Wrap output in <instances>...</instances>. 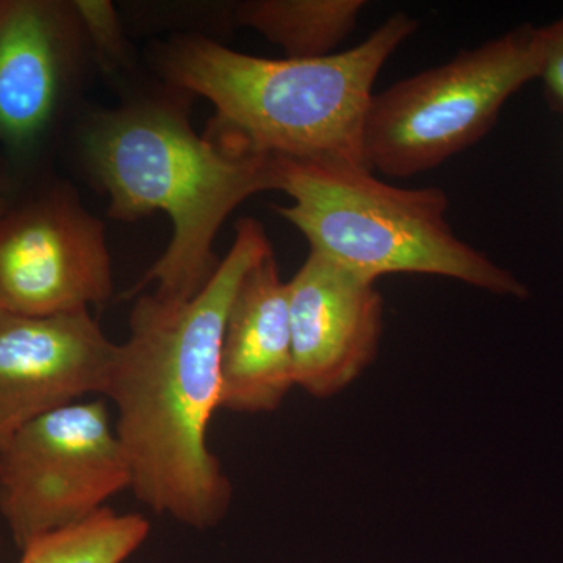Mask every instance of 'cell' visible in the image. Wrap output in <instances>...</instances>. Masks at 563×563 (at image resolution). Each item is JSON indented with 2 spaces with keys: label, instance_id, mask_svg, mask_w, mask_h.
<instances>
[{
  "label": "cell",
  "instance_id": "obj_1",
  "mask_svg": "<svg viewBox=\"0 0 563 563\" xmlns=\"http://www.w3.org/2000/svg\"><path fill=\"white\" fill-rule=\"evenodd\" d=\"M269 251L261 222L244 218L198 295L184 302L140 296L103 393L117 407L135 498L199 531L220 523L232 503L231 481L207 440L220 409L225 320L244 274Z\"/></svg>",
  "mask_w": 563,
  "mask_h": 563
},
{
  "label": "cell",
  "instance_id": "obj_2",
  "mask_svg": "<svg viewBox=\"0 0 563 563\" xmlns=\"http://www.w3.org/2000/svg\"><path fill=\"white\" fill-rule=\"evenodd\" d=\"M88 165L110 198L109 214L135 221L163 211L172 220L166 251L132 292L184 302L202 290L220 262L221 225L251 196L276 190V157L199 136L172 101H141L106 111L85 136Z\"/></svg>",
  "mask_w": 563,
  "mask_h": 563
},
{
  "label": "cell",
  "instance_id": "obj_3",
  "mask_svg": "<svg viewBox=\"0 0 563 563\" xmlns=\"http://www.w3.org/2000/svg\"><path fill=\"white\" fill-rule=\"evenodd\" d=\"M417 29V20L396 13L352 49L317 58L255 57L181 36L162 46L158 69L174 88L214 107L207 135L273 157L368 168L363 131L374 81Z\"/></svg>",
  "mask_w": 563,
  "mask_h": 563
},
{
  "label": "cell",
  "instance_id": "obj_4",
  "mask_svg": "<svg viewBox=\"0 0 563 563\" xmlns=\"http://www.w3.org/2000/svg\"><path fill=\"white\" fill-rule=\"evenodd\" d=\"M276 190L291 198L277 213L303 233L310 251L365 279L428 274L521 301L531 295L509 269L455 235L440 188L395 187L365 166L276 157Z\"/></svg>",
  "mask_w": 563,
  "mask_h": 563
},
{
  "label": "cell",
  "instance_id": "obj_5",
  "mask_svg": "<svg viewBox=\"0 0 563 563\" xmlns=\"http://www.w3.org/2000/svg\"><path fill=\"white\" fill-rule=\"evenodd\" d=\"M542 68L540 27L523 24L374 95L363 157L390 177L431 172L492 131Z\"/></svg>",
  "mask_w": 563,
  "mask_h": 563
},
{
  "label": "cell",
  "instance_id": "obj_6",
  "mask_svg": "<svg viewBox=\"0 0 563 563\" xmlns=\"http://www.w3.org/2000/svg\"><path fill=\"white\" fill-rule=\"evenodd\" d=\"M131 487V466L102 399L43 415L0 450V517L20 550L87 520Z\"/></svg>",
  "mask_w": 563,
  "mask_h": 563
},
{
  "label": "cell",
  "instance_id": "obj_7",
  "mask_svg": "<svg viewBox=\"0 0 563 563\" xmlns=\"http://www.w3.org/2000/svg\"><path fill=\"white\" fill-rule=\"evenodd\" d=\"M113 295L106 228L62 188L0 217V310L52 317L102 306Z\"/></svg>",
  "mask_w": 563,
  "mask_h": 563
},
{
  "label": "cell",
  "instance_id": "obj_8",
  "mask_svg": "<svg viewBox=\"0 0 563 563\" xmlns=\"http://www.w3.org/2000/svg\"><path fill=\"white\" fill-rule=\"evenodd\" d=\"M117 351L90 310L52 317L0 310V450L43 415L103 396Z\"/></svg>",
  "mask_w": 563,
  "mask_h": 563
},
{
  "label": "cell",
  "instance_id": "obj_9",
  "mask_svg": "<svg viewBox=\"0 0 563 563\" xmlns=\"http://www.w3.org/2000/svg\"><path fill=\"white\" fill-rule=\"evenodd\" d=\"M295 384L314 398L350 387L376 358L384 299L376 282L310 251L288 280Z\"/></svg>",
  "mask_w": 563,
  "mask_h": 563
},
{
  "label": "cell",
  "instance_id": "obj_10",
  "mask_svg": "<svg viewBox=\"0 0 563 563\" xmlns=\"http://www.w3.org/2000/svg\"><path fill=\"white\" fill-rule=\"evenodd\" d=\"M81 43L88 40L74 2H0V140L24 150L46 133Z\"/></svg>",
  "mask_w": 563,
  "mask_h": 563
},
{
  "label": "cell",
  "instance_id": "obj_11",
  "mask_svg": "<svg viewBox=\"0 0 563 563\" xmlns=\"http://www.w3.org/2000/svg\"><path fill=\"white\" fill-rule=\"evenodd\" d=\"M220 409H279L295 384L288 282L273 250L244 274L233 296L221 344Z\"/></svg>",
  "mask_w": 563,
  "mask_h": 563
},
{
  "label": "cell",
  "instance_id": "obj_12",
  "mask_svg": "<svg viewBox=\"0 0 563 563\" xmlns=\"http://www.w3.org/2000/svg\"><path fill=\"white\" fill-rule=\"evenodd\" d=\"M365 0H250L235 21L277 44L287 58H317L342 43L366 9Z\"/></svg>",
  "mask_w": 563,
  "mask_h": 563
},
{
  "label": "cell",
  "instance_id": "obj_13",
  "mask_svg": "<svg viewBox=\"0 0 563 563\" xmlns=\"http://www.w3.org/2000/svg\"><path fill=\"white\" fill-rule=\"evenodd\" d=\"M151 525L140 514H117L103 507L80 523L33 540L20 563H124L150 537Z\"/></svg>",
  "mask_w": 563,
  "mask_h": 563
},
{
  "label": "cell",
  "instance_id": "obj_14",
  "mask_svg": "<svg viewBox=\"0 0 563 563\" xmlns=\"http://www.w3.org/2000/svg\"><path fill=\"white\" fill-rule=\"evenodd\" d=\"M84 25L88 43L98 51L103 62H120L124 55V41L120 22L109 2H74Z\"/></svg>",
  "mask_w": 563,
  "mask_h": 563
},
{
  "label": "cell",
  "instance_id": "obj_15",
  "mask_svg": "<svg viewBox=\"0 0 563 563\" xmlns=\"http://www.w3.org/2000/svg\"><path fill=\"white\" fill-rule=\"evenodd\" d=\"M542 68L539 80L551 109L563 114V16L540 27Z\"/></svg>",
  "mask_w": 563,
  "mask_h": 563
},
{
  "label": "cell",
  "instance_id": "obj_16",
  "mask_svg": "<svg viewBox=\"0 0 563 563\" xmlns=\"http://www.w3.org/2000/svg\"><path fill=\"white\" fill-rule=\"evenodd\" d=\"M7 209H9V207H7L5 198H3L2 191H0V217H2L3 211Z\"/></svg>",
  "mask_w": 563,
  "mask_h": 563
}]
</instances>
